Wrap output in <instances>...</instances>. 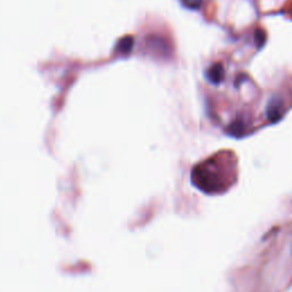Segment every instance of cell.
<instances>
[{
	"instance_id": "cell-1",
	"label": "cell",
	"mask_w": 292,
	"mask_h": 292,
	"mask_svg": "<svg viewBox=\"0 0 292 292\" xmlns=\"http://www.w3.org/2000/svg\"><path fill=\"white\" fill-rule=\"evenodd\" d=\"M133 47H134V39L130 37L124 38L119 43H118V50L124 54L130 53V50H132Z\"/></svg>"
}]
</instances>
